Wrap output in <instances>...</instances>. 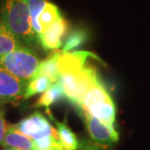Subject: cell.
Here are the masks:
<instances>
[{"label":"cell","mask_w":150,"mask_h":150,"mask_svg":"<svg viewBox=\"0 0 150 150\" xmlns=\"http://www.w3.org/2000/svg\"><path fill=\"white\" fill-rule=\"evenodd\" d=\"M0 21L21 44L33 49L39 47L40 43L31 25L28 0H4Z\"/></svg>","instance_id":"cell-1"},{"label":"cell","mask_w":150,"mask_h":150,"mask_svg":"<svg viewBox=\"0 0 150 150\" xmlns=\"http://www.w3.org/2000/svg\"><path fill=\"white\" fill-rule=\"evenodd\" d=\"M82 108L103 123L114 126L116 107L100 79L92 85L76 108Z\"/></svg>","instance_id":"cell-2"},{"label":"cell","mask_w":150,"mask_h":150,"mask_svg":"<svg viewBox=\"0 0 150 150\" xmlns=\"http://www.w3.org/2000/svg\"><path fill=\"white\" fill-rule=\"evenodd\" d=\"M41 60L33 48L21 45L0 59V65L22 80L29 82L37 72Z\"/></svg>","instance_id":"cell-3"},{"label":"cell","mask_w":150,"mask_h":150,"mask_svg":"<svg viewBox=\"0 0 150 150\" xmlns=\"http://www.w3.org/2000/svg\"><path fill=\"white\" fill-rule=\"evenodd\" d=\"M98 79L93 67L85 66L80 71L60 75L59 81L64 88L65 98L78 107L86 93Z\"/></svg>","instance_id":"cell-4"},{"label":"cell","mask_w":150,"mask_h":150,"mask_svg":"<svg viewBox=\"0 0 150 150\" xmlns=\"http://www.w3.org/2000/svg\"><path fill=\"white\" fill-rule=\"evenodd\" d=\"M77 110L85 123L88 133L93 142L103 146L112 145L118 142L119 135L114 126L103 123L82 108H79Z\"/></svg>","instance_id":"cell-5"},{"label":"cell","mask_w":150,"mask_h":150,"mask_svg":"<svg viewBox=\"0 0 150 150\" xmlns=\"http://www.w3.org/2000/svg\"><path fill=\"white\" fill-rule=\"evenodd\" d=\"M19 132L27 135L33 140L38 139L48 135L59 137L57 129L50 124L46 117L41 112H34L27 118L22 119L14 125Z\"/></svg>","instance_id":"cell-6"},{"label":"cell","mask_w":150,"mask_h":150,"mask_svg":"<svg viewBox=\"0 0 150 150\" xmlns=\"http://www.w3.org/2000/svg\"><path fill=\"white\" fill-rule=\"evenodd\" d=\"M28 82L10 74L0 65V106L23 98Z\"/></svg>","instance_id":"cell-7"},{"label":"cell","mask_w":150,"mask_h":150,"mask_svg":"<svg viewBox=\"0 0 150 150\" xmlns=\"http://www.w3.org/2000/svg\"><path fill=\"white\" fill-rule=\"evenodd\" d=\"M69 31V23L61 16L46 31L42 33L38 40L45 51L59 49L63 43V38Z\"/></svg>","instance_id":"cell-8"},{"label":"cell","mask_w":150,"mask_h":150,"mask_svg":"<svg viewBox=\"0 0 150 150\" xmlns=\"http://www.w3.org/2000/svg\"><path fill=\"white\" fill-rule=\"evenodd\" d=\"M88 58H93L98 61H101L96 54L88 51H75L67 53H62L61 51L58 61L59 74L80 71L85 67L86 60Z\"/></svg>","instance_id":"cell-9"},{"label":"cell","mask_w":150,"mask_h":150,"mask_svg":"<svg viewBox=\"0 0 150 150\" xmlns=\"http://www.w3.org/2000/svg\"><path fill=\"white\" fill-rule=\"evenodd\" d=\"M3 146L5 149L33 150V139L19 132L14 125H9Z\"/></svg>","instance_id":"cell-10"},{"label":"cell","mask_w":150,"mask_h":150,"mask_svg":"<svg viewBox=\"0 0 150 150\" xmlns=\"http://www.w3.org/2000/svg\"><path fill=\"white\" fill-rule=\"evenodd\" d=\"M60 54H61V51L54 50V52H52L47 59H44L43 61H41L40 64L38 68L37 72L33 79L40 76H45L52 81L53 83L58 82L60 78L59 64H58Z\"/></svg>","instance_id":"cell-11"},{"label":"cell","mask_w":150,"mask_h":150,"mask_svg":"<svg viewBox=\"0 0 150 150\" xmlns=\"http://www.w3.org/2000/svg\"><path fill=\"white\" fill-rule=\"evenodd\" d=\"M49 117L52 120H54V123L57 126V132L59 135V139L65 149L70 150H78L79 149V141L78 139V137L76 134L70 129L65 121L64 122H59L54 118V116L50 113L49 109H47Z\"/></svg>","instance_id":"cell-12"},{"label":"cell","mask_w":150,"mask_h":150,"mask_svg":"<svg viewBox=\"0 0 150 150\" xmlns=\"http://www.w3.org/2000/svg\"><path fill=\"white\" fill-rule=\"evenodd\" d=\"M64 98L65 95L64 88L61 85L60 82L58 81L56 83H54L52 85L50 86L48 90L43 92V94L38 98L37 102L35 103V104L33 105V107L48 108L55 103L62 100Z\"/></svg>","instance_id":"cell-13"},{"label":"cell","mask_w":150,"mask_h":150,"mask_svg":"<svg viewBox=\"0 0 150 150\" xmlns=\"http://www.w3.org/2000/svg\"><path fill=\"white\" fill-rule=\"evenodd\" d=\"M23 44L0 21V59Z\"/></svg>","instance_id":"cell-14"},{"label":"cell","mask_w":150,"mask_h":150,"mask_svg":"<svg viewBox=\"0 0 150 150\" xmlns=\"http://www.w3.org/2000/svg\"><path fill=\"white\" fill-rule=\"evenodd\" d=\"M60 17L61 15L59 8L54 4L48 2L38 19L42 33L46 31L51 25H53Z\"/></svg>","instance_id":"cell-15"},{"label":"cell","mask_w":150,"mask_h":150,"mask_svg":"<svg viewBox=\"0 0 150 150\" xmlns=\"http://www.w3.org/2000/svg\"><path fill=\"white\" fill-rule=\"evenodd\" d=\"M52 84H53L52 81L45 76H40L33 79L28 83L23 99L25 100L37 93L45 92L46 90H48Z\"/></svg>","instance_id":"cell-16"},{"label":"cell","mask_w":150,"mask_h":150,"mask_svg":"<svg viewBox=\"0 0 150 150\" xmlns=\"http://www.w3.org/2000/svg\"><path fill=\"white\" fill-rule=\"evenodd\" d=\"M88 33L85 29L83 28H76L70 33L67 36L64 44V48L62 49V53H67L76 48H79L87 41Z\"/></svg>","instance_id":"cell-17"},{"label":"cell","mask_w":150,"mask_h":150,"mask_svg":"<svg viewBox=\"0 0 150 150\" xmlns=\"http://www.w3.org/2000/svg\"><path fill=\"white\" fill-rule=\"evenodd\" d=\"M47 3H48L47 0H28L31 25H32L33 30L35 33L38 38L39 37V35L42 33V30L38 24V17L40 15L41 12L43 11L45 5L47 4Z\"/></svg>","instance_id":"cell-18"},{"label":"cell","mask_w":150,"mask_h":150,"mask_svg":"<svg viewBox=\"0 0 150 150\" xmlns=\"http://www.w3.org/2000/svg\"><path fill=\"white\" fill-rule=\"evenodd\" d=\"M64 149L59 137L48 135L33 140V150H61Z\"/></svg>","instance_id":"cell-19"},{"label":"cell","mask_w":150,"mask_h":150,"mask_svg":"<svg viewBox=\"0 0 150 150\" xmlns=\"http://www.w3.org/2000/svg\"><path fill=\"white\" fill-rule=\"evenodd\" d=\"M8 125L5 120V111L4 108L0 106V145H3L8 131Z\"/></svg>","instance_id":"cell-20"},{"label":"cell","mask_w":150,"mask_h":150,"mask_svg":"<svg viewBox=\"0 0 150 150\" xmlns=\"http://www.w3.org/2000/svg\"><path fill=\"white\" fill-rule=\"evenodd\" d=\"M5 150H21V149H5Z\"/></svg>","instance_id":"cell-21"},{"label":"cell","mask_w":150,"mask_h":150,"mask_svg":"<svg viewBox=\"0 0 150 150\" xmlns=\"http://www.w3.org/2000/svg\"><path fill=\"white\" fill-rule=\"evenodd\" d=\"M61 150H70V149H65V148H64V149H62Z\"/></svg>","instance_id":"cell-22"}]
</instances>
